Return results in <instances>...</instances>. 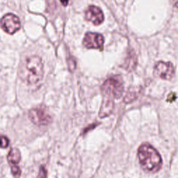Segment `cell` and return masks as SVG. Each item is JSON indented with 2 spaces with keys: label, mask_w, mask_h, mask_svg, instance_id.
I'll list each match as a JSON object with an SVG mask.
<instances>
[{
  "label": "cell",
  "mask_w": 178,
  "mask_h": 178,
  "mask_svg": "<svg viewBox=\"0 0 178 178\" xmlns=\"http://www.w3.org/2000/svg\"><path fill=\"white\" fill-rule=\"evenodd\" d=\"M137 156L141 168L145 172L155 173L162 168V159L161 155L149 143H143L139 147Z\"/></svg>",
  "instance_id": "6da1fadb"
},
{
  "label": "cell",
  "mask_w": 178,
  "mask_h": 178,
  "mask_svg": "<svg viewBox=\"0 0 178 178\" xmlns=\"http://www.w3.org/2000/svg\"><path fill=\"white\" fill-rule=\"evenodd\" d=\"M43 74V63L39 56H32L27 58L21 68V77L29 85H34L40 82Z\"/></svg>",
  "instance_id": "7a4b0ae2"
},
{
  "label": "cell",
  "mask_w": 178,
  "mask_h": 178,
  "mask_svg": "<svg viewBox=\"0 0 178 178\" xmlns=\"http://www.w3.org/2000/svg\"><path fill=\"white\" fill-rule=\"evenodd\" d=\"M124 86L122 79L120 76L114 75L106 80L102 86V91L107 97L115 99L121 98L123 93Z\"/></svg>",
  "instance_id": "3957f363"
},
{
  "label": "cell",
  "mask_w": 178,
  "mask_h": 178,
  "mask_svg": "<svg viewBox=\"0 0 178 178\" xmlns=\"http://www.w3.org/2000/svg\"><path fill=\"white\" fill-rule=\"evenodd\" d=\"M0 25L2 29L9 34L15 33L17 31L20 29L21 26L20 19L18 16L12 13H9L4 15L2 18Z\"/></svg>",
  "instance_id": "277c9868"
},
{
  "label": "cell",
  "mask_w": 178,
  "mask_h": 178,
  "mask_svg": "<svg viewBox=\"0 0 178 178\" xmlns=\"http://www.w3.org/2000/svg\"><path fill=\"white\" fill-rule=\"evenodd\" d=\"M154 74L164 80H170L175 74L174 66L170 62H158L154 68Z\"/></svg>",
  "instance_id": "5b68a950"
},
{
  "label": "cell",
  "mask_w": 178,
  "mask_h": 178,
  "mask_svg": "<svg viewBox=\"0 0 178 178\" xmlns=\"http://www.w3.org/2000/svg\"><path fill=\"white\" fill-rule=\"evenodd\" d=\"M29 117L31 121L36 125H46L52 122L51 116L41 108H35L30 110Z\"/></svg>",
  "instance_id": "8992f818"
},
{
  "label": "cell",
  "mask_w": 178,
  "mask_h": 178,
  "mask_svg": "<svg viewBox=\"0 0 178 178\" xmlns=\"http://www.w3.org/2000/svg\"><path fill=\"white\" fill-rule=\"evenodd\" d=\"M104 38L100 33H86L83 40L84 46L88 49H102L104 45Z\"/></svg>",
  "instance_id": "52a82bcc"
},
{
  "label": "cell",
  "mask_w": 178,
  "mask_h": 178,
  "mask_svg": "<svg viewBox=\"0 0 178 178\" xmlns=\"http://www.w3.org/2000/svg\"><path fill=\"white\" fill-rule=\"evenodd\" d=\"M85 18L86 20L90 21L96 26L100 25L104 20V14L99 7L91 5L86 11Z\"/></svg>",
  "instance_id": "ba28073f"
},
{
  "label": "cell",
  "mask_w": 178,
  "mask_h": 178,
  "mask_svg": "<svg viewBox=\"0 0 178 178\" xmlns=\"http://www.w3.org/2000/svg\"><path fill=\"white\" fill-rule=\"evenodd\" d=\"M114 107V101L111 100V98L109 97L104 98L103 100L102 107L100 108L99 112V116L100 118H105L109 116L111 114Z\"/></svg>",
  "instance_id": "9c48e42d"
},
{
  "label": "cell",
  "mask_w": 178,
  "mask_h": 178,
  "mask_svg": "<svg viewBox=\"0 0 178 178\" xmlns=\"http://www.w3.org/2000/svg\"><path fill=\"white\" fill-rule=\"evenodd\" d=\"M7 159L10 164L17 165L20 162L21 154L20 150L17 148H11L10 152H9L7 156Z\"/></svg>",
  "instance_id": "30bf717a"
},
{
  "label": "cell",
  "mask_w": 178,
  "mask_h": 178,
  "mask_svg": "<svg viewBox=\"0 0 178 178\" xmlns=\"http://www.w3.org/2000/svg\"><path fill=\"white\" fill-rule=\"evenodd\" d=\"M136 65V57L134 52L129 53L125 62V68L126 70H132L135 68Z\"/></svg>",
  "instance_id": "8fae6325"
},
{
  "label": "cell",
  "mask_w": 178,
  "mask_h": 178,
  "mask_svg": "<svg viewBox=\"0 0 178 178\" xmlns=\"http://www.w3.org/2000/svg\"><path fill=\"white\" fill-rule=\"evenodd\" d=\"M138 91H136L135 89H129V91L127 92L124 98V102L126 103H131L133 101L135 100L138 97Z\"/></svg>",
  "instance_id": "7c38bea8"
},
{
  "label": "cell",
  "mask_w": 178,
  "mask_h": 178,
  "mask_svg": "<svg viewBox=\"0 0 178 178\" xmlns=\"http://www.w3.org/2000/svg\"><path fill=\"white\" fill-rule=\"evenodd\" d=\"M11 172L15 178H20L21 175L20 168L17 165H13L11 166Z\"/></svg>",
  "instance_id": "4fadbf2b"
},
{
  "label": "cell",
  "mask_w": 178,
  "mask_h": 178,
  "mask_svg": "<svg viewBox=\"0 0 178 178\" xmlns=\"http://www.w3.org/2000/svg\"><path fill=\"white\" fill-rule=\"evenodd\" d=\"M9 145V140L6 136H0V148H6Z\"/></svg>",
  "instance_id": "5bb4252c"
},
{
  "label": "cell",
  "mask_w": 178,
  "mask_h": 178,
  "mask_svg": "<svg viewBox=\"0 0 178 178\" xmlns=\"http://www.w3.org/2000/svg\"><path fill=\"white\" fill-rule=\"evenodd\" d=\"M38 178H47V170L44 166L40 167L39 173H38Z\"/></svg>",
  "instance_id": "9a60e30c"
},
{
  "label": "cell",
  "mask_w": 178,
  "mask_h": 178,
  "mask_svg": "<svg viewBox=\"0 0 178 178\" xmlns=\"http://www.w3.org/2000/svg\"><path fill=\"white\" fill-rule=\"evenodd\" d=\"M175 99H176V95H175V93H171L169 95H168L166 101H168V102H173V101H175Z\"/></svg>",
  "instance_id": "2e32d148"
},
{
  "label": "cell",
  "mask_w": 178,
  "mask_h": 178,
  "mask_svg": "<svg viewBox=\"0 0 178 178\" xmlns=\"http://www.w3.org/2000/svg\"><path fill=\"white\" fill-rule=\"evenodd\" d=\"M60 1H61V4H63V5L64 6H66L68 4L69 0H60Z\"/></svg>",
  "instance_id": "e0dca14e"
},
{
  "label": "cell",
  "mask_w": 178,
  "mask_h": 178,
  "mask_svg": "<svg viewBox=\"0 0 178 178\" xmlns=\"http://www.w3.org/2000/svg\"><path fill=\"white\" fill-rule=\"evenodd\" d=\"M170 1L173 5H174L175 7H177V0H170Z\"/></svg>",
  "instance_id": "ac0fdd59"
}]
</instances>
